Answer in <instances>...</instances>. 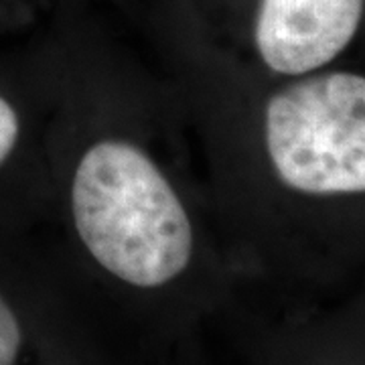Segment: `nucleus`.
I'll list each match as a JSON object with an SVG mask.
<instances>
[{
  "instance_id": "obj_1",
  "label": "nucleus",
  "mask_w": 365,
  "mask_h": 365,
  "mask_svg": "<svg viewBox=\"0 0 365 365\" xmlns=\"http://www.w3.org/2000/svg\"><path fill=\"white\" fill-rule=\"evenodd\" d=\"M71 211L96 262L132 287H163L191 260L193 230L181 199L134 144L91 146L73 177Z\"/></svg>"
},
{
  "instance_id": "obj_2",
  "label": "nucleus",
  "mask_w": 365,
  "mask_h": 365,
  "mask_svg": "<svg viewBox=\"0 0 365 365\" xmlns=\"http://www.w3.org/2000/svg\"><path fill=\"white\" fill-rule=\"evenodd\" d=\"M266 146L290 189L365 193V78L323 73L278 91L266 108Z\"/></svg>"
},
{
  "instance_id": "obj_3",
  "label": "nucleus",
  "mask_w": 365,
  "mask_h": 365,
  "mask_svg": "<svg viewBox=\"0 0 365 365\" xmlns=\"http://www.w3.org/2000/svg\"><path fill=\"white\" fill-rule=\"evenodd\" d=\"M365 0H258L254 41L276 73L300 76L333 61L361 25Z\"/></svg>"
},
{
  "instance_id": "obj_4",
  "label": "nucleus",
  "mask_w": 365,
  "mask_h": 365,
  "mask_svg": "<svg viewBox=\"0 0 365 365\" xmlns=\"http://www.w3.org/2000/svg\"><path fill=\"white\" fill-rule=\"evenodd\" d=\"M23 343L21 325L13 309L0 297V365H14Z\"/></svg>"
},
{
  "instance_id": "obj_5",
  "label": "nucleus",
  "mask_w": 365,
  "mask_h": 365,
  "mask_svg": "<svg viewBox=\"0 0 365 365\" xmlns=\"http://www.w3.org/2000/svg\"><path fill=\"white\" fill-rule=\"evenodd\" d=\"M19 140V116L2 96H0V165L13 153Z\"/></svg>"
}]
</instances>
